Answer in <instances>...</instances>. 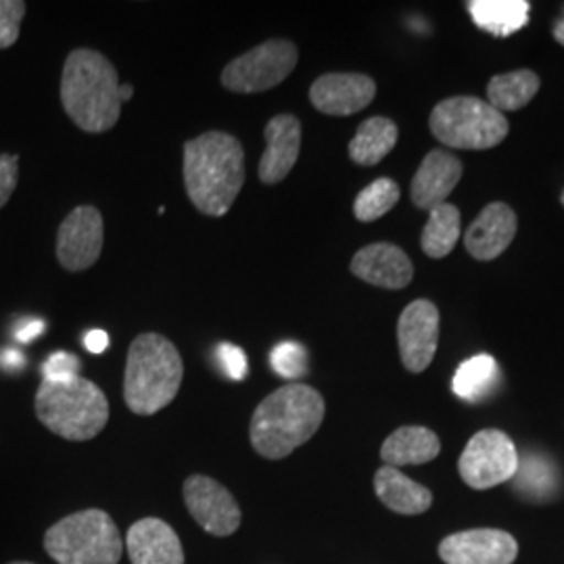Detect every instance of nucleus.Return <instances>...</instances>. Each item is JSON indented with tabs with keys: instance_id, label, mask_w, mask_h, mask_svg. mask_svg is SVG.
<instances>
[{
	"instance_id": "nucleus-1",
	"label": "nucleus",
	"mask_w": 564,
	"mask_h": 564,
	"mask_svg": "<svg viewBox=\"0 0 564 564\" xmlns=\"http://www.w3.org/2000/svg\"><path fill=\"white\" fill-rule=\"evenodd\" d=\"M245 184V151L237 137L212 130L184 142V186L191 203L212 218H223Z\"/></svg>"
},
{
	"instance_id": "nucleus-2",
	"label": "nucleus",
	"mask_w": 564,
	"mask_h": 564,
	"mask_svg": "<svg viewBox=\"0 0 564 564\" xmlns=\"http://www.w3.org/2000/svg\"><path fill=\"white\" fill-rule=\"evenodd\" d=\"M324 398L310 384L289 383L272 391L251 419L253 449L268 460H282L307 444L321 429Z\"/></svg>"
},
{
	"instance_id": "nucleus-3",
	"label": "nucleus",
	"mask_w": 564,
	"mask_h": 564,
	"mask_svg": "<svg viewBox=\"0 0 564 564\" xmlns=\"http://www.w3.org/2000/svg\"><path fill=\"white\" fill-rule=\"evenodd\" d=\"M61 102L69 120L84 132L101 134L120 120V78L99 51L76 48L61 76Z\"/></svg>"
},
{
	"instance_id": "nucleus-4",
	"label": "nucleus",
	"mask_w": 564,
	"mask_h": 564,
	"mask_svg": "<svg viewBox=\"0 0 564 564\" xmlns=\"http://www.w3.org/2000/svg\"><path fill=\"white\" fill-rule=\"evenodd\" d=\"M184 364L176 345L160 333H142L128 351L123 372V400L139 416L158 414L176 400Z\"/></svg>"
},
{
	"instance_id": "nucleus-5",
	"label": "nucleus",
	"mask_w": 564,
	"mask_h": 564,
	"mask_svg": "<svg viewBox=\"0 0 564 564\" xmlns=\"http://www.w3.org/2000/svg\"><path fill=\"white\" fill-rule=\"evenodd\" d=\"M36 416L51 433L67 442L95 440L109 423V402L88 379L42 381L36 393Z\"/></svg>"
},
{
	"instance_id": "nucleus-6",
	"label": "nucleus",
	"mask_w": 564,
	"mask_h": 564,
	"mask_svg": "<svg viewBox=\"0 0 564 564\" xmlns=\"http://www.w3.org/2000/svg\"><path fill=\"white\" fill-rule=\"evenodd\" d=\"M44 550L59 564H120L123 540L105 510L88 508L53 524L44 535Z\"/></svg>"
},
{
	"instance_id": "nucleus-7",
	"label": "nucleus",
	"mask_w": 564,
	"mask_h": 564,
	"mask_svg": "<svg viewBox=\"0 0 564 564\" xmlns=\"http://www.w3.org/2000/svg\"><path fill=\"white\" fill-rule=\"evenodd\" d=\"M429 126L437 141L463 151L494 149L510 130L505 113L477 97H449L435 105Z\"/></svg>"
},
{
	"instance_id": "nucleus-8",
	"label": "nucleus",
	"mask_w": 564,
	"mask_h": 564,
	"mask_svg": "<svg viewBox=\"0 0 564 564\" xmlns=\"http://www.w3.org/2000/svg\"><path fill=\"white\" fill-rule=\"evenodd\" d=\"M297 46L291 41H265L230 61L223 72V86L230 93L253 95L276 88L297 67Z\"/></svg>"
},
{
	"instance_id": "nucleus-9",
	"label": "nucleus",
	"mask_w": 564,
	"mask_h": 564,
	"mask_svg": "<svg viewBox=\"0 0 564 564\" xmlns=\"http://www.w3.org/2000/svg\"><path fill=\"white\" fill-rule=\"evenodd\" d=\"M519 460V449L505 431L485 429L464 447L458 470L468 487L491 489L514 479Z\"/></svg>"
},
{
	"instance_id": "nucleus-10",
	"label": "nucleus",
	"mask_w": 564,
	"mask_h": 564,
	"mask_svg": "<svg viewBox=\"0 0 564 564\" xmlns=\"http://www.w3.org/2000/svg\"><path fill=\"white\" fill-rule=\"evenodd\" d=\"M182 494L191 517L209 535L228 538L241 527V506L216 479L205 475H191L184 481Z\"/></svg>"
},
{
	"instance_id": "nucleus-11",
	"label": "nucleus",
	"mask_w": 564,
	"mask_h": 564,
	"mask_svg": "<svg viewBox=\"0 0 564 564\" xmlns=\"http://www.w3.org/2000/svg\"><path fill=\"white\" fill-rule=\"evenodd\" d=\"M105 241L101 212L82 205L67 214L57 232V260L69 272H82L99 262Z\"/></svg>"
},
{
	"instance_id": "nucleus-12",
	"label": "nucleus",
	"mask_w": 564,
	"mask_h": 564,
	"mask_svg": "<svg viewBox=\"0 0 564 564\" xmlns=\"http://www.w3.org/2000/svg\"><path fill=\"white\" fill-rule=\"evenodd\" d=\"M398 343L402 362L410 372H424L440 345V310L429 300L410 303L398 323Z\"/></svg>"
},
{
	"instance_id": "nucleus-13",
	"label": "nucleus",
	"mask_w": 564,
	"mask_h": 564,
	"mask_svg": "<svg viewBox=\"0 0 564 564\" xmlns=\"http://www.w3.org/2000/svg\"><path fill=\"white\" fill-rule=\"evenodd\" d=\"M440 556L445 564H512L519 544L502 529H470L447 535Z\"/></svg>"
},
{
	"instance_id": "nucleus-14",
	"label": "nucleus",
	"mask_w": 564,
	"mask_h": 564,
	"mask_svg": "<svg viewBox=\"0 0 564 564\" xmlns=\"http://www.w3.org/2000/svg\"><path fill=\"white\" fill-rule=\"evenodd\" d=\"M377 97V84L366 74H324L310 88V101L324 113L345 118L366 109Z\"/></svg>"
},
{
	"instance_id": "nucleus-15",
	"label": "nucleus",
	"mask_w": 564,
	"mask_h": 564,
	"mask_svg": "<svg viewBox=\"0 0 564 564\" xmlns=\"http://www.w3.org/2000/svg\"><path fill=\"white\" fill-rule=\"evenodd\" d=\"M265 151L258 165V176L263 184H279L284 181L302 151V121L291 113L274 116L265 123Z\"/></svg>"
},
{
	"instance_id": "nucleus-16",
	"label": "nucleus",
	"mask_w": 564,
	"mask_h": 564,
	"mask_svg": "<svg viewBox=\"0 0 564 564\" xmlns=\"http://www.w3.org/2000/svg\"><path fill=\"white\" fill-rule=\"evenodd\" d=\"M517 237V214L506 203H489L464 235L466 251L479 260H498Z\"/></svg>"
},
{
	"instance_id": "nucleus-17",
	"label": "nucleus",
	"mask_w": 564,
	"mask_h": 564,
	"mask_svg": "<svg viewBox=\"0 0 564 564\" xmlns=\"http://www.w3.org/2000/svg\"><path fill=\"white\" fill-rule=\"evenodd\" d=\"M351 272L360 281L389 291L403 289L414 279V265L408 253L391 242H372L362 247L351 260Z\"/></svg>"
},
{
	"instance_id": "nucleus-18",
	"label": "nucleus",
	"mask_w": 564,
	"mask_h": 564,
	"mask_svg": "<svg viewBox=\"0 0 564 564\" xmlns=\"http://www.w3.org/2000/svg\"><path fill=\"white\" fill-rule=\"evenodd\" d=\"M126 550L132 564H184L178 533L155 517L141 519L128 529Z\"/></svg>"
},
{
	"instance_id": "nucleus-19",
	"label": "nucleus",
	"mask_w": 564,
	"mask_h": 564,
	"mask_svg": "<svg viewBox=\"0 0 564 564\" xmlns=\"http://www.w3.org/2000/svg\"><path fill=\"white\" fill-rule=\"evenodd\" d=\"M463 178V163L442 149L426 153L421 167L414 174L410 197L419 209L431 212L433 207L447 203L449 193Z\"/></svg>"
},
{
	"instance_id": "nucleus-20",
	"label": "nucleus",
	"mask_w": 564,
	"mask_h": 564,
	"mask_svg": "<svg viewBox=\"0 0 564 564\" xmlns=\"http://www.w3.org/2000/svg\"><path fill=\"white\" fill-rule=\"evenodd\" d=\"M375 491L389 510L405 517L423 514L433 505L431 489L405 477L400 468L387 464L375 475Z\"/></svg>"
},
{
	"instance_id": "nucleus-21",
	"label": "nucleus",
	"mask_w": 564,
	"mask_h": 564,
	"mask_svg": "<svg viewBox=\"0 0 564 564\" xmlns=\"http://www.w3.org/2000/svg\"><path fill=\"white\" fill-rule=\"evenodd\" d=\"M442 442L426 426H400L381 445V458L387 466H419L440 456Z\"/></svg>"
},
{
	"instance_id": "nucleus-22",
	"label": "nucleus",
	"mask_w": 564,
	"mask_h": 564,
	"mask_svg": "<svg viewBox=\"0 0 564 564\" xmlns=\"http://www.w3.org/2000/svg\"><path fill=\"white\" fill-rule=\"evenodd\" d=\"M466 9L475 25L491 36H512L529 23L527 0H468Z\"/></svg>"
},
{
	"instance_id": "nucleus-23",
	"label": "nucleus",
	"mask_w": 564,
	"mask_h": 564,
	"mask_svg": "<svg viewBox=\"0 0 564 564\" xmlns=\"http://www.w3.org/2000/svg\"><path fill=\"white\" fill-rule=\"evenodd\" d=\"M400 130L395 121L375 116L360 123L356 137L349 142L351 162L370 167L383 162L384 158L395 149Z\"/></svg>"
},
{
	"instance_id": "nucleus-24",
	"label": "nucleus",
	"mask_w": 564,
	"mask_h": 564,
	"mask_svg": "<svg viewBox=\"0 0 564 564\" xmlns=\"http://www.w3.org/2000/svg\"><path fill=\"white\" fill-rule=\"evenodd\" d=\"M517 491L533 502H547L558 494L561 475L556 464L544 454L527 452L519 460V470L514 475Z\"/></svg>"
},
{
	"instance_id": "nucleus-25",
	"label": "nucleus",
	"mask_w": 564,
	"mask_h": 564,
	"mask_svg": "<svg viewBox=\"0 0 564 564\" xmlns=\"http://www.w3.org/2000/svg\"><path fill=\"white\" fill-rule=\"evenodd\" d=\"M540 84V76L531 69L498 74L487 84V102L500 113L519 111L535 99Z\"/></svg>"
},
{
	"instance_id": "nucleus-26",
	"label": "nucleus",
	"mask_w": 564,
	"mask_h": 564,
	"mask_svg": "<svg viewBox=\"0 0 564 564\" xmlns=\"http://www.w3.org/2000/svg\"><path fill=\"white\" fill-rule=\"evenodd\" d=\"M463 218L460 209L452 203H442L429 212V220L423 228L421 245L431 260H442L460 241Z\"/></svg>"
},
{
	"instance_id": "nucleus-27",
	"label": "nucleus",
	"mask_w": 564,
	"mask_h": 564,
	"mask_svg": "<svg viewBox=\"0 0 564 564\" xmlns=\"http://www.w3.org/2000/svg\"><path fill=\"white\" fill-rule=\"evenodd\" d=\"M498 377H500L498 362L489 354H479L458 366L452 381V389L464 402H481L498 384Z\"/></svg>"
},
{
	"instance_id": "nucleus-28",
	"label": "nucleus",
	"mask_w": 564,
	"mask_h": 564,
	"mask_svg": "<svg viewBox=\"0 0 564 564\" xmlns=\"http://www.w3.org/2000/svg\"><path fill=\"white\" fill-rule=\"evenodd\" d=\"M400 202V186L391 178L370 182L354 202V216L360 223H375Z\"/></svg>"
},
{
	"instance_id": "nucleus-29",
	"label": "nucleus",
	"mask_w": 564,
	"mask_h": 564,
	"mask_svg": "<svg viewBox=\"0 0 564 564\" xmlns=\"http://www.w3.org/2000/svg\"><path fill=\"white\" fill-rule=\"evenodd\" d=\"M270 364L282 379L297 381L307 375V351L300 343H279L270 354Z\"/></svg>"
},
{
	"instance_id": "nucleus-30",
	"label": "nucleus",
	"mask_w": 564,
	"mask_h": 564,
	"mask_svg": "<svg viewBox=\"0 0 564 564\" xmlns=\"http://www.w3.org/2000/svg\"><path fill=\"white\" fill-rule=\"evenodd\" d=\"M25 9L28 7L21 0H0V51L11 48L20 39Z\"/></svg>"
},
{
	"instance_id": "nucleus-31",
	"label": "nucleus",
	"mask_w": 564,
	"mask_h": 564,
	"mask_svg": "<svg viewBox=\"0 0 564 564\" xmlns=\"http://www.w3.org/2000/svg\"><path fill=\"white\" fill-rule=\"evenodd\" d=\"M80 366L78 356L67 354V351H57L42 366V377H44L42 381H53V383L69 381V379L78 377Z\"/></svg>"
},
{
	"instance_id": "nucleus-32",
	"label": "nucleus",
	"mask_w": 564,
	"mask_h": 564,
	"mask_svg": "<svg viewBox=\"0 0 564 564\" xmlns=\"http://www.w3.org/2000/svg\"><path fill=\"white\" fill-rule=\"evenodd\" d=\"M216 362L220 364L224 375H228L232 381H242L247 377V356L241 347L232 343L218 345Z\"/></svg>"
},
{
	"instance_id": "nucleus-33",
	"label": "nucleus",
	"mask_w": 564,
	"mask_h": 564,
	"mask_svg": "<svg viewBox=\"0 0 564 564\" xmlns=\"http://www.w3.org/2000/svg\"><path fill=\"white\" fill-rule=\"evenodd\" d=\"M20 181V158L0 155V209L9 203Z\"/></svg>"
},
{
	"instance_id": "nucleus-34",
	"label": "nucleus",
	"mask_w": 564,
	"mask_h": 564,
	"mask_svg": "<svg viewBox=\"0 0 564 564\" xmlns=\"http://www.w3.org/2000/svg\"><path fill=\"white\" fill-rule=\"evenodd\" d=\"M44 328H46L44 321H39V318H25V321L15 328V339L20 343L36 341L42 333H44Z\"/></svg>"
},
{
	"instance_id": "nucleus-35",
	"label": "nucleus",
	"mask_w": 564,
	"mask_h": 564,
	"mask_svg": "<svg viewBox=\"0 0 564 564\" xmlns=\"http://www.w3.org/2000/svg\"><path fill=\"white\" fill-rule=\"evenodd\" d=\"M25 356L21 354L20 349H2L0 351V368L7 370V372H20L21 368H25Z\"/></svg>"
},
{
	"instance_id": "nucleus-36",
	"label": "nucleus",
	"mask_w": 564,
	"mask_h": 564,
	"mask_svg": "<svg viewBox=\"0 0 564 564\" xmlns=\"http://www.w3.org/2000/svg\"><path fill=\"white\" fill-rule=\"evenodd\" d=\"M84 347L90 351V354H102L107 351L109 347V335L101 330V328H93L84 335Z\"/></svg>"
},
{
	"instance_id": "nucleus-37",
	"label": "nucleus",
	"mask_w": 564,
	"mask_h": 564,
	"mask_svg": "<svg viewBox=\"0 0 564 564\" xmlns=\"http://www.w3.org/2000/svg\"><path fill=\"white\" fill-rule=\"evenodd\" d=\"M552 36H554V41L558 42L561 46H564V9L561 20L556 21L554 28H552Z\"/></svg>"
},
{
	"instance_id": "nucleus-38",
	"label": "nucleus",
	"mask_w": 564,
	"mask_h": 564,
	"mask_svg": "<svg viewBox=\"0 0 564 564\" xmlns=\"http://www.w3.org/2000/svg\"><path fill=\"white\" fill-rule=\"evenodd\" d=\"M132 97H134V88H132V86H130V84H120L121 105H123V102L130 101V99H132Z\"/></svg>"
},
{
	"instance_id": "nucleus-39",
	"label": "nucleus",
	"mask_w": 564,
	"mask_h": 564,
	"mask_svg": "<svg viewBox=\"0 0 564 564\" xmlns=\"http://www.w3.org/2000/svg\"><path fill=\"white\" fill-rule=\"evenodd\" d=\"M9 564H34V563H9Z\"/></svg>"
},
{
	"instance_id": "nucleus-40",
	"label": "nucleus",
	"mask_w": 564,
	"mask_h": 564,
	"mask_svg": "<svg viewBox=\"0 0 564 564\" xmlns=\"http://www.w3.org/2000/svg\"><path fill=\"white\" fill-rule=\"evenodd\" d=\"M563 205H564V193H563Z\"/></svg>"
}]
</instances>
